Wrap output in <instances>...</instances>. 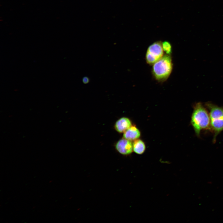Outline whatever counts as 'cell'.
<instances>
[{"label": "cell", "mask_w": 223, "mask_h": 223, "mask_svg": "<svg viewBox=\"0 0 223 223\" xmlns=\"http://www.w3.org/2000/svg\"><path fill=\"white\" fill-rule=\"evenodd\" d=\"M190 121L195 134L198 137L202 130H210L209 113L201 103L198 102L194 105Z\"/></svg>", "instance_id": "cell-1"}, {"label": "cell", "mask_w": 223, "mask_h": 223, "mask_svg": "<svg viewBox=\"0 0 223 223\" xmlns=\"http://www.w3.org/2000/svg\"><path fill=\"white\" fill-rule=\"evenodd\" d=\"M205 105L209 110L210 130L214 133L212 141L215 143L217 136L223 131V107L210 102L206 103Z\"/></svg>", "instance_id": "cell-2"}, {"label": "cell", "mask_w": 223, "mask_h": 223, "mask_svg": "<svg viewBox=\"0 0 223 223\" xmlns=\"http://www.w3.org/2000/svg\"><path fill=\"white\" fill-rule=\"evenodd\" d=\"M172 69L171 57L170 55L166 54L153 64L152 73L156 80L164 82L169 77Z\"/></svg>", "instance_id": "cell-3"}, {"label": "cell", "mask_w": 223, "mask_h": 223, "mask_svg": "<svg viewBox=\"0 0 223 223\" xmlns=\"http://www.w3.org/2000/svg\"><path fill=\"white\" fill-rule=\"evenodd\" d=\"M164 51L161 42L158 41L153 43L146 51V62L149 64L153 65L163 56Z\"/></svg>", "instance_id": "cell-4"}, {"label": "cell", "mask_w": 223, "mask_h": 223, "mask_svg": "<svg viewBox=\"0 0 223 223\" xmlns=\"http://www.w3.org/2000/svg\"><path fill=\"white\" fill-rule=\"evenodd\" d=\"M115 147L120 153L124 155L130 154L133 151V143L131 141L124 138L117 142Z\"/></svg>", "instance_id": "cell-5"}, {"label": "cell", "mask_w": 223, "mask_h": 223, "mask_svg": "<svg viewBox=\"0 0 223 223\" xmlns=\"http://www.w3.org/2000/svg\"><path fill=\"white\" fill-rule=\"evenodd\" d=\"M132 125L131 122L129 118L126 117H122L116 121L115 125V128L117 132L123 133Z\"/></svg>", "instance_id": "cell-6"}, {"label": "cell", "mask_w": 223, "mask_h": 223, "mask_svg": "<svg viewBox=\"0 0 223 223\" xmlns=\"http://www.w3.org/2000/svg\"><path fill=\"white\" fill-rule=\"evenodd\" d=\"M141 133L138 129L135 126L132 125L124 133L123 138L130 141H134L138 139Z\"/></svg>", "instance_id": "cell-7"}, {"label": "cell", "mask_w": 223, "mask_h": 223, "mask_svg": "<svg viewBox=\"0 0 223 223\" xmlns=\"http://www.w3.org/2000/svg\"><path fill=\"white\" fill-rule=\"evenodd\" d=\"M133 151L139 155L142 154L146 150L145 143L142 140L139 139L133 141Z\"/></svg>", "instance_id": "cell-8"}, {"label": "cell", "mask_w": 223, "mask_h": 223, "mask_svg": "<svg viewBox=\"0 0 223 223\" xmlns=\"http://www.w3.org/2000/svg\"><path fill=\"white\" fill-rule=\"evenodd\" d=\"M162 46L164 51L166 54L171 55L172 52V46L169 42L165 41L162 43Z\"/></svg>", "instance_id": "cell-9"}, {"label": "cell", "mask_w": 223, "mask_h": 223, "mask_svg": "<svg viewBox=\"0 0 223 223\" xmlns=\"http://www.w3.org/2000/svg\"><path fill=\"white\" fill-rule=\"evenodd\" d=\"M89 79L88 77H84L82 80L84 84H86L89 82Z\"/></svg>", "instance_id": "cell-10"}]
</instances>
